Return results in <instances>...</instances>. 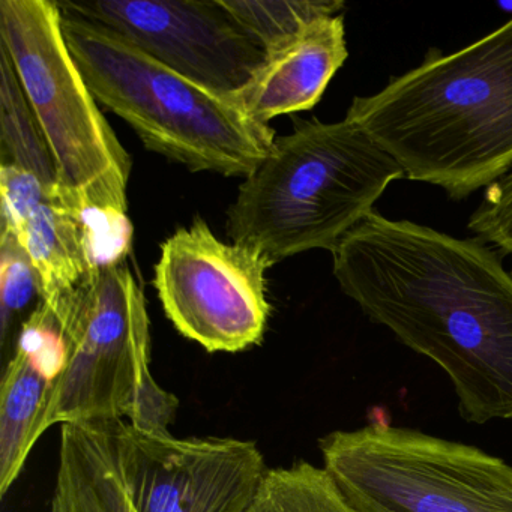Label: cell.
Instances as JSON below:
<instances>
[{
  "label": "cell",
  "instance_id": "6da1fadb",
  "mask_svg": "<svg viewBox=\"0 0 512 512\" xmlns=\"http://www.w3.org/2000/svg\"><path fill=\"white\" fill-rule=\"evenodd\" d=\"M332 256L365 316L442 368L464 421H512V275L491 248L373 211Z\"/></svg>",
  "mask_w": 512,
  "mask_h": 512
},
{
  "label": "cell",
  "instance_id": "7a4b0ae2",
  "mask_svg": "<svg viewBox=\"0 0 512 512\" xmlns=\"http://www.w3.org/2000/svg\"><path fill=\"white\" fill-rule=\"evenodd\" d=\"M346 118L406 178L466 199L512 170V19L452 55L433 50Z\"/></svg>",
  "mask_w": 512,
  "mask_h": 512
},
{
  "label": "cell",
  "instance_id": "3957f363",
  "mask_svg": "<svg viewBox=\"0 0 512 512\" xmlns=\"http://www.w3.org/2000/svg\"><path fill=\"white\" fill-rule=\"evenodd\" d=\"M404 176L349 119L296 121L242 182L227 211L226 233L274 265L319 248L332 253Z\"/></svg>",
  "mask_w": 512,
  "mask_h": 512
},
{
  "label": "cell",
  "instance_id": "277c9868",
  "mask_svg": "<svg viewBox=\"0 0 512 512\" xmlns=\"http://www.w3.org/2000/svg\"><path fill=\"white\" fill-rule=\"evenodd\" d=\"M68 49L100 106L127 122L149 151L191 172L247 178L274 148V128L125 40L62 13Z\"/></svg>",
  "mask_w": 512,
  "mask_h": 512
},
{
  "label": "cell",
  "instance_id": "5b68a950",
  "mask_svg": "<svg viewBox=\"0 0 512 512\" xmlns=\"http://www.w3.org/2000/svg\"><path fill=\"white\" fill-rule=\"evenodd\" d=\"M52 311L67 352L50 383L38 439L53 425L82 422L169 430L178 400L152 376L146 299L127 262L91 272Z\"/></svg>",
  "mask_w": 512,
  "mask_h": 512
},
{
  "label": "cell",
  "instance_id": "8992f818",
  "mask_svg": "<svg viewBox=\"0 0 512 512\" xmlns=\"http://www.w3.org/2000/svg\"><path fill=\"white\" fill-rule=\"evenodd\" d=\"M0 47L55 157L59 184L77 208L127 212L133 160L86 85L53 0H2Z\"/></svg>",
  "mask_w": 512,
  "mask_h": 512
},
{
  "label": "cell",
  "instance_id": "52a82bcc",
  "mask_svg": "<svg viewBox=\"0 0 512 512\" xmlns=\"http://www.w3.org/2000/svg\"><path fill=\"white\" fill-rule=\"evenodd\" d=\"M323 467L356 512H512V466L476 446L394 425L338 430Z\"/></svg>",
  "mask_w": 512,
  "mask_h": 512
},
{
  "label": "cell",
  "instance_id": "ba28073f",
  "mask_svg": "<svg viewBox=\"0 0 512 512\" xmlns=\"http://www.w3.org/2000/svg\"><path fill=\"white\" fill-rule=\"evenodd\" d=\"M272 266L254 248L220 241L197 217L161 244L154 286L167 319L185 338L209 353L242 352L265 337Z\"/></svg>",
  "mask_w": 512,
  "mask_h": 512
},
{
  "label": "cell",
  "instance_id": "9c48e42d",
  "mask_svg": "<svg viewBox=\"0 0 512 512\" xmlns=\"http://www.w3.org/2000/svg\"><path fill=\"white\" fill-rule=\"evenodd\" d=\"M119 448L136 512H245L269 470L251 440L184 439L127 421Z\"/></svg>",
  "mask_w": 512,
  "mask_h": 512
},
{
  "label": "cell",
  "instance_id": "30bf717a",
  "mask_svg": "<svg viewBox=\"0 0 512 512\" xmlns=\"http://www.w3.org/2000/svg\"><path fill=\"white\" fill-rule=\"evenodd\" d=\"M59 10L104 26L170 70L230 95L265 58L218 0H85Z\"/></svg>",
  "mask_w": 512,
  "mask_h": 512
},
{
  "label": "cell",
  "instance_id": "8fae6325",
  "mask_svg": "<svg viewBox=\"0 0 512 512\" xmlns=\"http://www.w3.org/2000/svg\"><path fill=\"white\" fill-rule=\"evenodd\" d=\"M347 52L344 14L325 17L265 52L247 85L230 98L260 124L317 106Z\"/></svg>",
  "mask_w": 512,
  "mask_h": 512
},
{
  "label": "cell",
  "instance_id": "7c38bea8",
  "mask_svg": "<svg viewBox=\"0 0 512 512\" xmlns=\"http://www.w3.org/2000/svg\"><path fill=\"white\" fill-rule=\"evenodd\" d=\"M50 512H136L119 448V421L61 425Z\"/></svg>",
  "mask_w": 512,
  "mask_h": 512
},
{
  "label": "cell",
  "instance_id": "4fadbf2b",
  "mask_svg": "<svg viewBox=\"0 0 512 512\" xmlns=\"http://www.w3.org/2000/svg\"><path fill=\"white\" fill-rule=\"evenodd\" d=\"M13 235L28 254L41 283V302L56 310L91 274L82 208L68 200L62 185L17 227Z\"/></svg>",
  "mask_w": 512,
  "mask_h": 512
},
{
  "label": "cell",
  "instance_id": "5bb4252c",
  "mask_svg": "<svg viewBox=\"0 0 512 512\" xmlns=\"http://www.w3.org/2000/svg\"><path fill=\"white\" fill-rule=\"evenodd\" d=\"M50 377L22 350H14L0 385V496L13 487L37 445V428Z\"/></svg>",
  "mask_w": 512,
  "mask_h": 512
},
{
  "label": "cell",
  "instance_id": "9a60e30c",
  "mask_svg": "<svg viewBox=\"0 0 512 512\" xmlns=\"http://www.w3.org/2000/svg\"><path fill=\"white\" fill-rule=\"evenodd\" d=\"M0 136L2 163L37 175L47 187L59 184L58 167L10 55L0 47Z\"/></svg>",
  "mask_w": 512,
  "mask_h": 512
},
{
  "label": "cell",
  "instance_id": "2e32d148",
  "mask_svg": "<svg viewBox=\"0 0 512 512\" xmlns=\"http://www.w3.org/2000/svg\"><path fill=\"white\" fill-rule=\"evenodd\" d=\"M245 512H356L325 467L299 461L269 469Z\"/></svg>",
  "mask_w": 512,
  "mask_h": 512
},
{
  "label": "cell",
  "instance_id": "e0dca14e",
  "mask_svg": "<svg viewBox=\"0 0 512 512\" xmlns=\"http://www.w3.org/2000/svg\"><path fill=\"white\" fill-rule=\"evenodd\" d=\"M239 28L263 50L301 34L308 25L343 14L338 0H218Z\"/></svg>",
  "mask_w": 512,
  "mask_h": 512
},
{
  "label": "cell",
  "instance_id": "ac0fdd59",
  "mask_svg": "<svg viewBox=\"0 0 512 512\" xmlns=\"http://www.w3.org/2000/svg\"><path fill=\"white\" fill-rule=\"evenodd\" d=\"M41 304V283L20 242L10 233L0 236V319L2 346L14 335L19 337L26 322L25 313H34L32 305Z\"/></svg>",
  "mask_w": 512,
  "mask_h": 512
},
{
  "label": "cell",
  "instance_id": "d6986e66",
  "mask_svg": "<svg viewBox=\"0 0 512 512\" xmlns=\"http://www.w3.org/2000/svg\"><path fill=\"white\" fill-rule=\"evenodd\" d=\"M467 226L481 241L512 253V170L487 187Z\"/></svg>",
  "mask_w": 512,
  "mask_h": 512
},
{
  "label": "cell",
  "instance_id": "ffe728a7",
  "mask_svg": "<svg viewBox=\"0 0 512 512\" xmlns=\"http://www.w3.org/2000/svg\"><path fill=\"white\" fill-rule=\"evenodd\" d=\"M52 188L44 185L41 179L29 170L14 164L2 163V232L16 230L49 197Z\"/></svg>",
  "mask_w": 512,
  "mask_h": 512
},
{
  "label": "cell",
  "instance_id": "44dd1931",
  "mask_svg": "<svg viewBox=\"0 0 512 512\" xmlns=\"http://www.w3.org/2000/svg\"><path fill=\"white\" fill-rule=\"evenodd\" d=\"M500 8H503V10L508 11V13H512V4H499Z\"/></svg>",
  "mask_w": 512,
  "mask_h": 512
}]
</instances>
